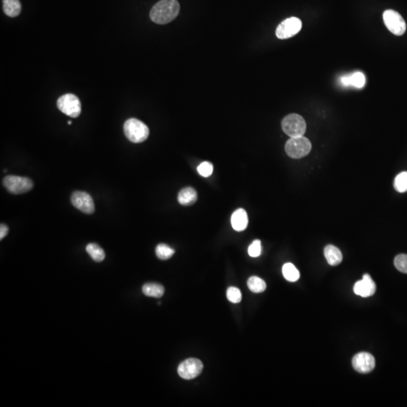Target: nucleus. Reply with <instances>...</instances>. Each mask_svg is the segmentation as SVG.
I'll return each instance as SVG.
<instances>
[{
	"instance_id": "dca6fc26",
	"label": "nucleus",
	"mask_w": 407,
	"mask_h": 407,
	"mask_svg": "<svg viewBox=\"0 0 407 407\" xmlns=\"http://www.w3.org/2000/svg\"><path fill=\"white\" fill-rule=\"evenodd\" d=\"M198 199L197 192L192 187L183 189L178 194V201L180 205L189 206L196 202Z\"/></svg>"
},
{
	"instance_id": "20e7f679",
	"label": "nucleus",
	"mask_w": 407,
	"mask_h": 407,
	"mask_svg": "<svg viewBox=\"0 0 407 407\" xmlns=\"http://www.w3.org/2000/svg\"><path fill=\"white\" fill-rule=\"evenodd\" d=\"M282 129L290 138H298L304 135L306 131V123L304 119L298 114L287 116L282 123Z\"/></svg>"
},
{
	"instance_id": "6e6552de",
	"label": "nucleus",
	"mask_w": 407,
	"mask_h": 407,
	"mask_svg": "<svg viewBox=\"0 0 407 407\" xmlns=\"http://www.w3.org/2000/svg\"><path fill=\"white\" fill-rule=\"evenodd\" d=\"M303 24L299 18L296 17L287 18L278 25L276 29V36L280 40H286L293 37L301 30Z\"/></svg>"
},
{
	"instance_id": "bb28decb",
	"label": "nucleus",
	"mask_w": 407,
	"mask_h": 407,
	"mask_svg": "<svg viewBox=\"0 0 407 407\" xmlns=\"http://www.w3.org/2000/svg\"><path fill=\"white\" fill-rule=\"evenodd\" d=\"M261 241L260 240H254L248 247V254L251 257H258L261 254Z\"/></svg>"
},
{
	"instance_id": "4468645a",
	"label": "nucleus",
	"mask_w": 407,
	"mask_h": 407,
	"mask_svg": "<svg viewBox=\"0 0 407 407\" xmlns=\"http://www.w3.org/2000/svg\"><path fill=\"white\" fill-rule=\"evenodd\" d=\"M324 257L329 265H339L342 261V254L338 247L334 245H327L324 248Z\"/></svg>"
},
{
	"instance_id": "9d476101",
	"label": "nucleus",
	"mask_w": 407,
	"mask_h": 407,
	"mask_svg": "<svg viewBox=\"0 0 407 407\" xmlns=\"http://www.w3.org/2000/svg\"><path fill=\"white\" fill-rule=\"evenodd\" d=\"M71 202L75 208L86 215H92L95 211V203L92 196L85 192H74Z\"/></svg>"
},
{
	"instance_id": "7ed1b4c3",
	"label": "nucleus",
	"mask_w": 407,
	"mask_h": 407,
	"mask_svg": "<svg viewBox=\"0 0 407 407\" xmlns=\"http://www.w3.org/2000/svg\"><path fill=\"white\" fill-rule=\"evenodd\" d=\"M311 150V142L303 136L290 138L285 145L286 153L292 159H302L309 155Z\"/></svg>"
},
{
	"instance_id": "1a4fd4ad",
	"label": "nucleus",
	"mask_w": 407,
	"mask_h": 407,
	"mask_svg": "<svg viewBox=\"0 0 407 407\" xmlns=\"http://www.w3.org/2000/svg\"><path fill=\"white\" fill-rule=\"evenodd\" d=\"M203 370V363L196 358H189L179 365L177 372L179 376L184 380L195 379L201 374Z\"/></svg>"
},
{
	"instance_id": "a878e982",
	"label": "nucleus",
	"mask_w": 407,
	"mask_h": 407,
	"mask_svg": "<svg viewBox=\"0 0 407 407\" xmlns=\"http://www.w3.org/2000/svg\"><path fill=\"white\" fill-rule=\"evenodd\" d=\"M197 170L200 175L204 177H208L212 175L214 166L211 162H204L198 166Z\"/></svg>"
},
{
	"instance_id": "ddd939ff",
	"label": "nucleus",
	"mask_w": 407,
	"mask_h": 407,
	"mask_svg": "<svg viewBox=\"0 0 407 407\" xmlns=\"http://www.w3.org/2000/svg\"><path fill=\"white\" fill-rule=\"evenodd\" d=\"M232 228L237 232L245 230L248 224V216L245 210L239 208L236 210L231 218Z\"/></svg>"
},
{
	"instance_id": "393cba45",
	"label": "nucleus",
	"mask_w": 407,
	"mask_h": 407,
	"mask_svg": "<svg viewBox=\"0 0 407 407\" xmlns=\"http://www.w3.org/2000/svg\"><path fill=\"white\" fill-rule=\"evenodd\" d=\"M226 296L229 301L232 303H239L241 301V293L239 288L230 287L228 288Z\"/></svg>"
},
{
	"instance_id": "f257e3e1",
	"label": "nucleus",
	"mask_w": 407,
	"mask_h": 407,
	"mask_svg": "<svg viewBox=\"0 0 407 407\" xmlns=\"http://www.w3.org/2000/svg\"><path fill=\"white\" fill-rule=\"evenodd\" d=\"M180 4L177 0H161L152 7L151 20L158 24H166L177 18L180 12Z\"/></svg>"
},
{
	"instance_id": "f03ea898",
	"label": "nucleus",
	"mask_w": 407,
	"mask_h": 407,
	"mask_svg": "<svg viewBox=\"0 0 407 407\" xmlns=\"http://www.w3.org/2000/svg\"><path fill=\"white\" fill-rule=\"evenodd\" d=\"M124 132L126 138L134 144L144 142L149 135L147 125L137 119H129L124 122Z\"/></svg>"
},
{
	"instance_id": "0eeeda50",
	"label": "nucleus",
	"mask_w": 407,
	"mask_h": 407,
	"mask_svg": "<svg viewBox=\"0 0 407 407\" xmlns=\"http://www.w3.org/2000/svg\"><path fill=\"white\" fill-rule=\"evenodd\" d=\"M384 24L390 32L396 36H402L407 30L405 21L396 11L388 9L383 14Z\"/></svg>"
},
{
	"instance_id": "cd10ccee",
	"label": "nucleus",
	"mask_w": 407,
	"mask_h": 407,
	"mask_svg": "<svg viewBox=\"0 0 407 407\" xmlns=\"http://www.w3.org/2000/svg\"><path fill=\"white\" fill-rule=\"evenodd\" d=\"M8 230L9 229H8V227L6 225L1 223V226H0V239L1 240H2L7 236Z\"/></svg>"
},
{
	"instance_id": "2eb2a0df",
	"label": "nucleus",
	"mask_w": 407,
	"mask_h": 407,
	"mask_svg": "<svg viewBox=\"0 0 407 407\" xmlns=\"http://www.w3.org/2000/svg\"><path fill=\"white\" fill-rule=\"evenodd\" d=\"M340 81L345 86H354L361 89L366 83V78L362 72H357L351 75L342 76Z\"/></svg>"
},
{
	"instance_id": "a211bd4d",
	"label": "nucleus",
	"mask_w": 407,
	"mask_h": 407,
	"mask_svg": "<svg viewBox=\"0 0 407 407\" xmlns=\"http://www.w3.org/2000/svg\"><path fill=\"white\" fill-rule=\"evenodd\" d=\"M142 290L144 295L154 298L162 297L165 293L164 287L156 283H148L144 285Z\"/></svg>"
},
{
	"instance_id": "f8f14e48",
	"label": "nucleus",
	"mask_w": 407,
	"mask_h": 407,
	"mask_svg": "<svg viewBox=\"0 0 407 407\" xmlns=\"http://www.w3.org/2000/svg\"><path fill=\"white\" fill-rule=\"evenodd\" d=\"M376 290V285L371 277L368 274L363 275V278L354 285V292L355 294L361 297H370L373 296Z\"/></svg>"
},
{
	"instance_id": "5701e85b",
	"label": "nucleus",
	"mask_w": 407,
	"mask_h": 407,
	"mask_svg": "<svg viewBox=\"0 0 407 407\" xmlns=\"http://www.w3.org/2000/svg\"><path fill=\"white\" fill-rule=\"evenodd\" d=\"M394 186L395 190L399 192L407 191V171L401 172L396 177Z\"/></svg>"
},
{
	"instance_id": "423d86ee",
	"label": "nucleus",
	"mask_w": 407,
	"mask_h": 407,
	"mask_svg": "<svg viewBox=\"0 0 407 407\" xmlns=\"http://www.w3.org/2000/svg\"><path fill=\"white\" fill-rule=\"evenodd\" d=\"M3 185L9 192L20 195L30 191L33 189V183L27 177L9 175L3 179Z\"/></svg>"
},
{
	"instance_id": "412c9836",
	"label": "nucleus",
	"mask_w": 407,
	"mask_h": 407,
	"mask_svg": "<svg viewBox=\"0 0 407 407\" xmlns=\"http://www.w3.org/2000/svg\"><path fill=\"white\" fill-rule=\"evenodd\" d=\"M247 286L252 292L255 293H263L266 289V284L263 280L257 276L250 277L247 281Z\"/></svg>"
},
{
	"instance_id": "39448f33",
	"label": "nucleus",
	"mask_w": 407,
	"mask_h": 407,
	"mask_svg": "<svg viewBox=\"0 0 407 407\" xmlns=\"http://www.w3.org/2000/svg\"><path fill=\"white\" fill-rule=\"evenodd\" d=\"M57 108L67 116L76 118L82 111V105L78 96L72 94H67L58 98L57 102Z\"/></svg>"
},
{
	"instance_id": "9b49d317",
	"label": "nucleus",
	"mask_w": 407,
	"mask_h": 407,
	"mask_svg": "<svg viewBox=\"0 0 407 407\" xmlns=\"http://www.w3.org/2000/svg\"><path fill=\"white\" fill-rule=\"evenodd\" d=\"M352 366L358 373H369L374 370L376 360L371 354L360 352L354 356L352 359Z\"/></svg>"
},
{
	"instance_id": "c85d7f7f",
	"label": "nucleus",
	"mask_w": 407,
	"mask_h": 407,
	"mask_svg": "<svg viewBox=\"0 0 407 407\" xmlns=\"http://www.w3.org/2000/svg\"><path fill=\"white\" fill-rule=\"evenodd\" d=\"M72 124V121H68V124Z\"/></svg>"
},
{
	"instance_id": "4be33fe9",
	"label": "nucleus",
	"mask_w": 407,
	"mask_h": 407,
	"mask_svg": "<svg viewBox=\"0 0 407 407\" xmlns=\"http://www.w3.org/2000/svg\"><path fill=\"white\" fill-rule=\"evenodd\" d=\"M156 254L158 258L162 260H166L173 257L174 254V250L166 244H160L156 247Z\"/></svg>"
},
{
	"instance_id": "b1692460",
	"label": "nucleus",
	"mask_w": 407,
	"mask_h": 407,
	"mask_svg": "<svg viewBox=\"0 0 407 407\" xmlns=\"http://www.w3.org/2000/svg\"><path fill=\"white\" fill-rule=\"evenodd\" d=\"M394 265L398 271L407 274V255L399 254L394 259Z\"/></svg>"
},
{
	"instance_id": "aec40b11",
	"label": "nucleus",
	"mask_w": 407,
	"mask_h": 407,
	"mask_svg": "<svg viewBox=\"0 0 407 407\" xmlns=\"http://www.w3.org/2000/svg\"><path fill=\"white\" fill-rule=\"evenodd\" d=\"M86 251L95 262L100 263L105 259V252L100 246L91 243L86 246Z\"/></svg>"
},
{
	"instance_id": "f3484780",
	"label": "nucleus",
	"mask_w": 407,
	"mask_h": 407,
	"mask_svg": "<svg viewBox=\"0 0 407 407\" xmlns=\"http://www.w3.org/2000/svg\"><path fill=\"white\" fill-rule=\"evenodd\" d=\"M3 11L7 16L15 18L22 12V4L19 0H2Z\"/></svg>"
},
{
	"instance_id": "6ab92c4d",
	"label": "nucleus",
	"mask_w": 407,
	"mask_h": 407,
	"mask_svg": "<svg viewBox=\"0 0 407 407\" xmlns=\"http://www.w3.org/2000/svg\"><path fill=\"white\" fill-rule=\"evenodd\" d=\"M282 273H283L285 279L290 282H296L300 277L299 270L296 268L293 264L289 263L283 265Z\"/></svg>"
}]
</instances>
